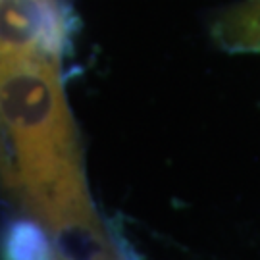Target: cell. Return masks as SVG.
Here are the masks:
<instances>
[{"label": "cell", "instance_id": "obj_1", "mask_svg": "<svg viewBox=\"0 0 260 260\" xmlns=\"http://www.w3.org/2000/svg\"><path fill=\"white\" fill-rule=\"evenodd\" d=\"M50 41L2 43V108L21 183L60 232L91 220Z\"/></svg>", "mask_w": 260, "mask_h": 260}, {"label": "cell", "instance_id": "obj_2", "mask_svg": "<svg viewBox=\"0 0 260 260\" xmlns=\"http://www.w3.org/2000/svg\"><path fill=\"white\" fill-rule=\"evenodd\" d=\"M8 260H50L47 239L33 222H19L12 228Z\"/></svg>", "mask_w": 260, "mask_h": 260}]
</instances>
